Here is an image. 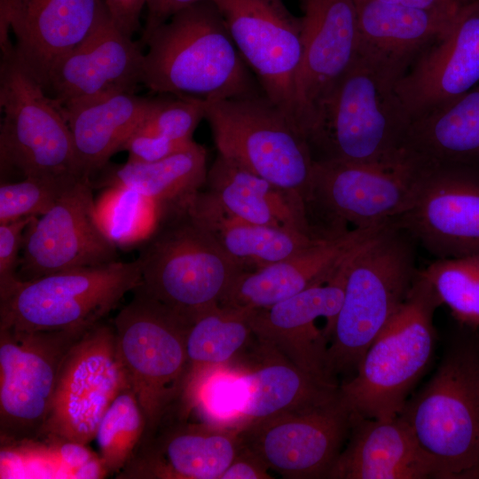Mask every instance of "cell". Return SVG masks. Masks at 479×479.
I'll list each match as a JSON object with an SVG mask.
<instances>
[{"instance_id":"1","label":"cell","mask_w":479,"mask_h":479,"mask_svg":"<svg viewBox=\"0 0 479 479\" xmlns=\"http://www.w3.org/2000/svg\"><path fill=\"white\" fill-rule=\"evenodd\" d=\"M398 80L357 54L307 117L302 134L314 161L389 169L403 165L411 117L396 90Z\"/></svg>"},{"instance_id":"2","label":"cell","mask_w":479,"mask_h":479,"mask_svg":"<svg viewBox=\"0 0 479 479\" xmlns=\"http://www.w3.org/2000/svg\"><path fill=\"white\" fill-rule=\"evenodd\" d=\"M142 83L160 94L205 100L263 93L210 1L171 16L144 40Z\"/></svg>"},{"instance_id":"3","label":"cell","mask_w":479,"mask_h":479,"mask_svg":"<svg viewBox=\"0 0 479 479\" xmlns=\"http://www.w3.org/2000/svg\"><path fill=\"white\" fill-rule=\"evenodd\" d=\"M416 244L390 220L342 261L343 299L326 355L331 381L336 382L340 373H355L366 349L404 302L419 272Z\"/></svg>"},{"instance_id":"4","label":"cell","mask_w":479,"mask_h":479,"mask_svg":"<svg viewBox=\"0 0 479 479\" xmlns=\"http://www.w3.org/2000/svg\"><path fill=\"white\" fill-rule=\"evenodd\" d=\"M465 329L398 415L434 465L436 479H479V339Z\"/></svg>"},{"instance_id":"5","label":"cell","mask_w":479,"mask_h":479,"mask_svg":"<svg viewBox=\"0 0 479 479\" xmlns=\"http://www.w3.org/2000/svg\"><path fill=\"white\" fill-rule=\"evenodd\" d=\"M441 302L420 273L404 302L366 349L351 378L339 385L353 418L397 417L435 353L434 315Z\"/></svg>"},{"instance_id":"6","label":"cell","mask_w":479,"mask_h":479,"mask_svg":"<svg viewBox=\"0 0 479 479\" xmlns=\"http://www.w3.org/2000/svg\"><path fill=\"white\" fill-rule=\"evenodd\" d=\"M133 293L114 326L121 363L145 418L141 444L180 411L189 374V322L139 287Z\"/></svg>"},{"instance_id":"7","label":"cell","mask_w":479,"mask_h":479,"mask_svg":"<svg viewBox=\"0 0 479 479\" xmlns=\"http://www.w3.org/2000/svg\"><path fill=\"white\" fill-rule=\"evenodd\" d=\"M149 240L138 257L139 287L188 322L220 303L234 278L246 270L185 208L163 214Z\"/></svg>"},{"instance_id":"8","label":"cell","mask_w":479,"mask_h":479,"mask_svg":"<svg viewBox=\"0 0 479 479\" xmlns=\"http://www.w3.org/2000/svg\"><path fill=\"white\" fill-rule=\"evenodd\" d=\"M205 119L220 155L298 195L307 206L315 163L310 146L264 93L206 100Z\"/></svg>"},{"instance_id":"9","label":"cell","mask_w":479,"mask_h":479,"mask_svg":"<svg viewBox=\"0 0 479 479\" xmlns=\"http://www.w3.org/2000/svg\"><path fill=\"white\" fill-rule=\"evenodd\" d=\"M141 281L138 258L22 281L0 301V328L25 332L90 328L102 322Z\"/></svg>"},{"instance_id":"10","label":"cell","mask_w":479,"mask_h":479,"mask_svg":"<svg viewBox=\"0 0 479 479\" xmlns=\"http://www.w3.org/2000/svg\"><path fill=\"white\" fill-rule=\"evenodd\" d=\"M1 170L24 177L75 174L80 168L61 106L17 57L14 45L0 64Z\"/></svg>"},{"instance_id":"11","label":"cell","mask_w":479,"mask_h":479,"mask_svg":"<svg viewBox=\"0 0 479 479\" xmlns=\"http://www.w3.org/2000/svg\"><path fill=\"white\" fill-rule=\"evenodd\" d=\"M90 328L36 332L0 328L2 446L38 441L63 361Z\"/></svg>"},{"instance_id":"12","label":"cell","mask_w":479,"mask_h":479,"mask_svg":"<svg viewBox=\"0 0 479 479\" xmlns=\"http://www.w3.org/2000/svg\"><path fill=\"white\" fill-rule=\"evenodd\" d=\"M130 387L116 345L114 326L89 329L67 352L39 440L87 445L106 412ZM37 441V442H38Z\"/></svg>"},{"instance_id":"13","label":"cell","mask_w":479,"mask_h":479,"mask_svg":"<svg viewBox=\"0 0 479 479\" xmlns=\"http://www.w3.org/2000/svg\"><path fill=\"white\" fill-rule=\"evenodd\" d=\"M415 168L396 169L342 162L315 161L308 216L325 237L341 235L345 224L365 229L381 225L404 213L416 191ZM318 232V231H317Z\"/></svg>"},{"instance_id":"14","label":"cell","mask_w":479,"mask_h":479,"mask_svg":"<svg viewBox=\"0 0 479 479\" xmlns=\"http://www.w3.org/2000/svg\"><path fill=\"white\" fill-rule=\"evenodd\" d=\"M208 1L221 13L265 96L297 128L295 90L303 51L301 19L282 0Z\"/></svg>"},{"instance_id":"15","label":"cell","mask_w":479,"mask_h":479,"mask_svg":"<svg viewBox=\"0 0 479 479\" xmlns=\"http://www.w3.org/2000/svg\"><path fill=\"white\" fill-rule=\"evenodd\" d=\"M412 165V203L393 221L436 259L478 254L479 167Z\"/></svg>"},{"instance_id":"16","label":"cell","mask_w":479,"mask_h":479,"mask_svg":"<svg viewBox=\"0 0 479 479\" xmlns=\"http://www.w3.org/2000/svg\"><path fill=\"white\" fill-rule=\"evenodd\" d=\"M352 416L340 396L281 413L240 431L242 444L287 479L326 478L350 433Z\"/></svg>"},{"instance_id":"17","label":"cell","mask_w":479,"mask_h":479,"mask_svg":"<svg viewBox=\"0 0 479 479\" xmlns=\"http://www.w3.org/2000/svg\"><path fill=\"white\" fill-rule=\"evenodd\" d=\"M92 189L90 179L82 177L47 212L33 217L24 232L20 280L117 261V247L98 224Z\"/></svg>"},{"instance_id":"18","label":"cell","mask_w":479,"mask_h":479,"mask_svg":"<svg viewBox=\"0 0 479 479\" xmlns=\"http://www.w3.org/2000/svg\"><path fill=\"white\" fill-rule=\"evenodd\" d=\"M341 264L326 282L249 313V324L256 341L319 381L334 385L339 384L327 375L326 355L343 299L344 277Z\"/></svg>"},{"instance_id":"19","label":"cell","mask_w":479,"mask_h":479,"mask_svg":"<svg viewBox=\"0 0 479 479\" xmlns=\"http://www.w3.org/2000/svg\"><path fill=\"white\" fill-rule=\"evenodd\" d=\"M144 56L141 44L117 27L105 4L88 35L53 67L45 91L62 107L135 93Z\"/></svg>"},{"instance_id":"20","label":"cell","mask_w":479,"mask_h":479,"mask_svg":"<svg viewBox=\"0 0 479 479\" xmlns=\"http://www.w3.org/2000/svg\"><path fill=\"white\" fill-rule=\"evenodd\" d=\"M479 84V1L461 8L447 31L398 80L411 121Z\"/></svg>"},{"instance_id":"21","label":"cell","mask_w":479,"mask_h":479,"mask_svg":"<svg viewBox=\"0 0 479 479\" xmlns=\"http://www.w3.org/2000/svg\"><path fill=\"white\" fill-rule=\"evenodd\" d=\"M241 445L240 430L173 417L139 444L116 477L220 479Z\"/></svg>"},{"instance_id":"22","label":"cell","mask_w":479,"mask_h":479,"mask_svg":"<svg viewBox=\"0 0 479 479\" xmlns=\"http://www.w3.org/2000/svg\"><path fill=\"white\" fill-rule=\"evenodd\" d=\"M302 59L295 90V122L302 134L322 94L358 54L355 0H301Z\"/></svg>"},{"instance_id":"23","label":"cell","mask_w":479,"mask_h":479,"mask_svg":"<svg viewBox=\"0 0 479 479\" xmlns=\"http://www.w3.org/2000/svg\"><path fill=\"white\" fill-rule=\"evenodd\" d=\"M380 226L354 228L321 240L282 261L243 270L234 278L220 304L247 310L265 309L326 282L345 257Z\"/></svg>"},{"instance_id":"24","label":"cell","mask_w":479,"mask_h":479,"mask_svg":"<svg viewBox=\"0 0 479 479\" xmlns=\"http://www.w3.org/2000/svg\"><path fill=\"white\" fill-rule=\"evenodd\" d=\"M255 359L235 360L237 397L241 430L281 413L328 403L339 395V385L319 381L278 351L260 343Z\"/></svg>"},{"instance_id":"25","label":"cell","mask_w":479,"mask_h":479,"mask_svg":"<svg viewBox=\"0 0 479 479\" xmlns=\"http://www.w3.org/2000/svg\"><path fill=\"white\" fill-rule=\"evenodd\" d=\"M104 0H26L11 20L14 51L44 88L56 64L90 32Z\"/></svg>"},{"instance_id":"26","label":"cell","mask_w":479,"mask_h":479,"mask_svg":"<svg viewBox=\"0 0 479 479\" xmlns=\"http://www.w3.org/2000/svg\"><path fill=\"white\" fill-rule=\"evenodd\" d=\"M326 478L427 479L436 478V470L400 416L353 418L348 442Z\"/></svg>"},{"instance_id":"27","label":"cell","mask_w":479,"mask_h":479,"mask_svg":"<svg viewBox=\"0 0 479 479\" xmlns=\"http://www.w3.org/2000/svg\"><path fill=\"white\" fill-rule=\"evenodd\" d=\"M358 54L400 79L409 67L449 28L456 14L355 0Z\"/></svg>"},{"instance_id":"28","label":"cell","mask_w":479,"mask_h":479,"mask_svg":"<svg viewBox=\"0 0 479 479\" xmlns=\"http://www.w3.org/2000/svg\"><path fill=\"white\" fill-rule=\"evenodd\" d=\"M208 192L228 214L244 221L287 228L319 238L305 201L217 153L208 169Z\"/></svg>"},{"instance_id":"29","label":"cell","mask_w":479,"mask_h":479,"mask_svg":"<svg viewBox=\"0 0 479 479\" xmlns=\"http://www.w3.org/2000/svg\"><path fill=\"white\" fill-rule=\"evenodd\" d=\"M155 98L120 93L64 106L82 174L91 180L145 120Z\"/></svg>"},{"instance_id":"30","label":"cell","mask_w":479,"mask_h":479,"mask_svg":"<svg viewBox=\"0 0 479 479\" xmlns=\"http://www.w3.org/2000/svg\"><path fill=\"white\" fill-rule=\"evenodd\" d=\"M404 161L479 167V84L412 119Z\"/></svg>"},{"instance_id":"31","label":"cell","mask_w":479,"mask_h":479,"mask_svg":"<svg viewBox=\"0 0 479 479\" xmlns=\"http://www.w3.org/2000/svg\"><path fill=\"white\" fill-rule=\"evenodd\" d=\"M184 208L246 270L282 261L324 240L292 229L240 219L223 209L208 191L198 192Z\"/></svg>"},{"instance_id":"32","label":"cell","mask_w":479,"mask_h":479,"mask_svg":"<svg viewBox=\"0 0 479 479\" xmlns=\"http://www.w3.org/2000/svg\"><path fill=\"white\" fill-rule=\"evenodd\" d=\"M93 188L123 186L151 199L162 214L184 208L207 181V152L192 142L188 147L158 161L150 163L127 161L123 164H106Z\"/></svg>"},{"instance_id":"33","label":"cell","mask_w":479,"mask_h":479,"mask_svg":"<svg viewBox=\"0 0 479 479\" xmlns=\"http://www.w3.org/2000/svg\"><path fill=\"white\" fill-rule=\"evenodd\" d=\"M250 311L218 303L192 318L185 336L187 384L203 371L231 364L246 351L255 337Z\"/></svg>"},{"instance_id":"34","label":"cell","mask_w":479,"mask_h":479,"mask_svg":"<svg viewBox=\"0 0 479 479\" xmlns=\"http://www.w3.org/2000/svg\"><path fill=\"white\" fill-rule=\"evenodd\" d=\"M98 224L116 247L128 248L149 240L157 229L161 212L151 199L123 186H109L95 201Z\"/></svg>"},{"instance_id":"35","label":"cell","mask_w":479,"mask_h":479,"mask_svg":"<svg viewBox=\"0 0 479 479\" xmlns=\"http://www.w3.org/2000/svg\"><path fill=\"white\" fill-rule=\"evenodd\" d=\"M420 271L461 326L479 328V253L436 259Z\"/></svg>"},{"instance_id":"36","label":"cell","mask_w":479,"mask_h":479,"mask_svg":"<svg viewBox=\"0 0 479 479\" xmlns=\"http://www.w3.org/2000/svg\"><path fill=\"white\" fill-rule=\"evenodd\" d=\"M145 422L137 397L127 387L113 401L97 430L99 459L107 473L119 474L141 443Z\"/></svg>"},{"instance_id":"37","label":"cell","mask_w":479,"mask_h":479,"mask_svg":"<svg viewBox=\"0 0 479 479\" xmlns=\"http://www.w3.org/2000/svg\"><path fill=\"white\" fill-rule=\"evenodd\" d=\"M75 174L27 177L0 186V224L47 212L76 181Z\"/></svg>"},{"instance_id":"38","label":"cell","mask_w":479,"mask_h":479,"mask_svg":"<svg viewBox=\"0 0 479 479\" xmlns=\"http://www.w3.org/2000/svg\"><path fill=\"white\" fill-rule=\"evenodd\" d=\"M205 109L206 100L199 98H156L155 106L137 130L174 141L190 142L198 124L205 119Z\"/></svg>"},{"instance_id":"39","label":"cell","mask_w":479,"mask_h":479,"mask_svg":"<svg viewBox=\"0 0 479 479\" xmlns=\"http://www.w3.org/2000/svg\"><path fill=\"white\" fill-rule=\"evenodd\" d=\"M34 216L0 224V301L22 282L18 276L24 232Z\"/></svg>"},{"instance_id":"40","label":"cell","mask_w":479,"mask_h":479,"mask_svg":"<svg viewBox=\"0 0 479 479\" xmlns=\"http://www.w3.org/2000/svg\"><path fill=\"white\" fill-rule=\"evenodd\" d=\"M190 142H178L136 130L123 143L121 151H127L128 161L150 163L163 160L186 147Z\"/></svg>"},{"instance_id":"41","label":"cell","mask_w":479,"mask_h":479,"mask_svg":"<svg viewBox=\"0 0 479 479\" xmlns=\"http://www.w3.org/2000/svg\"><path fill=\"white\" fill-rule=\"evenodd\" d=\"M268 466L243 444L220 479H272Z\"/></svg>"},{"instance_id":"42","label":"cell","mask_w":479,"mask_h":479,"mask_svg":"<svg viewBox=\"0 0 479 479\" xmlns=\"http://www.w3.org/2000/svg\"><path fill=\"white\" fill-rule=\"evenodd\" d=\"M147 0H104L107 12L125 35L132 37L139 28V17Z\"/></svg>"},{"instance_id":"43","label":"cell","mask_w":479,"mask_h":479,"mask_svg":"<svg viewBox=\"0 0 479 479\" xmlns=\"http://www.w3.org/2000/svg\"><path fill=\"white\" fill-rule=\"evenodd\" d=\"M204 0H147V15L140 41L177 12Z\"/></svg>"},{"instance_id":"44","label":"cell","mask_w":479,"mask_h":479,"mask_svg":"<svg viewBox=\"0 0 479 479\" xmlns=\"http://www.w3.org/2000/svg\"><path fill=\"white\" fill-rule=\"evenodd\" d=\"M26 0H0V47L6 50L12 43L9 38L11 20Z\"/></svg>"},{"instance_id":"45","label":"cell","mask_w":479,"mask_h":479,"mask_svg":"<svg viewBox=\"0 0 479 479\" xmlns=\"http://www.w3.org/2000/svg\"><path fill=\"white\" fill-rule=\"evenodd\" d=\"M381 3L456 14L461 8L451 0H374ZM463 8V7H462Z\"/></svg>"},{"instance_id":"46","label":"cell","mask_w":479,"mask_h":479,"mask_svg":"<svg viewBox=\"0 0 479 479\" xmlns=\"http://www.w3.org/2000/svg\"><path fill=\"white\" fill-rule=\"evenodd\" d=\"M452 3H454L459 7L462 8L467 5H469L475 2H477L479 0H451Z\"/></svg>"}]
</instances>
